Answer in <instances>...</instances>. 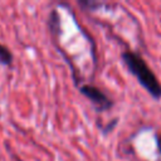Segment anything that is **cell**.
I'll use <instances>...</instances> for the list:
<instances>
[{
  "instance_id": "obj_1",
  "label": "cell",
  "mask_w": 161,
  "mask_h": 161,
  "mask_svg": "<svg viewBox=\"0 0 161 161\" xmlns=\"http://www.w3.org/2000/svg\"><path fill=\"white\" fill-rule=\"evenodd\" d=\"M121 59L127 67L130 73L137 79V82L146 89V92L155 99H161V83L153 70L148 67L141 54L132 50H123Z\"/></svg>"
},
{
  "instance_id": "obj_2",
  "label": "cell",
  "mask_w": 161,
  "mask_h": 161,
  "mask_svg": "<svg viewBox=\"0 0 161 161\" xmlns=\"http://www.w3.org/2000/svg\"><path fill=\"white\" fill-rule=\"evenodd\" d=\"M79 93L82 96H84L87 99H89V102L93 104V107L97 112L108 111L114 106V101L97 86L82 84L79 87Z\"/></svg>"
},
{
  "instance_id": "obj_3",
  "label": "cell",
  "mask_w": 161,
  "mask_h": 161,
  "mask_svg": "<svg viewBox=\"0 0 161 161\" xmlns=\"http://www.w3.org/2000/svg\"><path fill=\"white\" fill-rule=\"evenodd\" d=\"M13 60H14V55H13L11 50L6 45L0 43V64L9 67L13 64Z\"/></svg>"
},
{
  "instance_id": "obj_4",
  "label": "cell",
  "mask_w": 161,
  "mask_h": 161,
  "mask_svg": "<svg viewBox=\"0 0 161 161\" xmlns=\"http://www.w3.org/2000/svg\"><path fill=\"white\" fill-rule=\"evenodd\" d=\"M78 5L83 9V10H88V11H96L99 8L104 6V3L102 1H94V0H78Z\"/></svg>"
},
{
  "instance_id": "obj_5",
  "label": "cell",
  "mask_w": 161,
  "mask_h": 161,
  "mask_svg": "<svg viewBox=\"0 0 161 161\" xmlns=\"http://www.w3.org/2000/svg\"><path fill=\"white\" fill-rule=\"evenodd\" d=\"M116 125H117V119H112L111 123H108V125L104 127V132H109V131H112V128H113Z\"/></svg>"
},
{
  "instance_id": "obj_6",
  "label": "cell",
  "mask_w": 161,
  "mask_h": 161,
  "mask_svg": "<svg viewBox=\"0 0 161 161\" xmlns=\"http://www.w3.org/2000/svg\"><path fill=\"white\" fill-rule=\"evenodd\" d=\"M156 146H157V151H158V153L161 156V133H157L156 135Z\"/></svg>"
},
{
  "instance_id": "obj_7",
  "label": "cell",
  "mask_w": 161,
  "mask_h": 161,
  "mask_svg": "<svg viewBox=\"0 0 161 161\" xmlns=\"http://www.w3.org/2000/svg\"><path fill=\"white\" fill-rule=\"evenodd\" d=\"M14 160H15V161H21V158H19V157H18V156H16V155H15V156H14Z\"/></svg>"
}]
</instances>
